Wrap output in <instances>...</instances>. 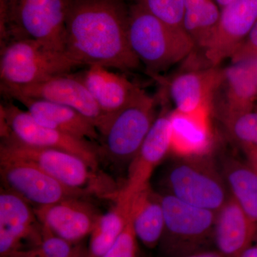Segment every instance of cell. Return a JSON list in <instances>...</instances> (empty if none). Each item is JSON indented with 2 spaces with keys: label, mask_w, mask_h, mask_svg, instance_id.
<instances>
[{
  "label": "cell",
  "mask_w": 257,
  "mask_h": 257,
  "mask_svg": "<svg viewBox=\"0 0 257 257\" xmlns=\"http://www.w3.org/2000/svg\"><path fill=\"white\" fill-rule=\"evenodd\" d=\"M256 110H257V106H256Z\"/></svg>",
  "instance_id": "d590c367"
},
{
  "label": "cell",
  "mask_w": 257,
  "mask_h": 257,
  "mask_svg": "<svg viewBox=\"0 0 257 257\" xmlns=\"http://www.w3.org/2000/svg\"><path fill=\"white\" fill-rule=\"evenodd\" d=\"M256 242H257V236H256Z\"/></svg>",
  "instance_id": "e575fe53"
},
{
  "label": "cell",
  "mask_w": 257,
  "mask_h": 257,
  "mask_svg": "<svg viewBox=\"0 0 257 257\" xmlns=\"http://www.w3.org/2000/svg\"><path fill=\"white\" fill-rule=\"evenodd\" d=\"M221 173L230 196L257 223V170L247 162L227 158L223 162Z\"/></svg>",
  "instance_id": "cb8c5ba5"
},
{
  "label": "cell",
  "mask_w": 257,
  "mask_h": 257,
  "mask_svg": "<svg viewBox=\"0 0 257 257\" xmlns=\"http://www.w3.org/2000/svg\"><path fill=\"white\" fill-rule=\"evenodd\" d=\"M157 115L156 99L142 89L126 107L112 116L100 134L99 157L117 165H130Z\"/></svg>",
  "instance_id": "52a82bcc"
},
{
  "label": "cell",
  "mask_w": 257,
  "mask_h": 257,
  "mask_svg": "<svg viewBox=\"0 0 257 257\" xmlns=\"http://www.w3.org/2000/svg\"><path fill=\"white\" fill-rule=\"evenodd\" d=\"M0 156L31 163L64 185L89 196L114 200L120 191L109 177L93 169L81 157L63 150L30 146L11 139H2Z\"/></svg>",
  "instance_id": "7a4b0ae2"
},
{
  "label": "cell",
  "mask_w": 257,
  "mask_h": 257,
  "mask_svg": "<svg viewBox=\"0 0 257 257\" xmlns=\"http://www.w3.org/2000/svg\"><path fill=\"white\" fill-rule=\"evenodd\" d=\"M133 197L119 191L112 207L101 214L89 235L87 257H103L114 244L130 220Z\"/></svg>",
  "instance_id": "603a6c76"
},
{
  "label": "cell",
  "mask_w": 257,
  "mask_h": 257,
  "mask_svg": "<svg viewBox=\"0 0 257 257\" xmlns=\"http://www.w3.org/2000/svg\"><path fill=\"white\" fill-rule=\"evenodd\" d=\"M25 35L19 24L17 0H0V49Z\"/></svg>",
  "instance_id": "f1b7e54d"
},
{
  "label": "cell",
  "mask_w": 257,
  "mask_h": 257,
  "mask_svg": "<svg viewBox=\"0 0 257 257\" xmlns=\"http://www.w3.org/2000/svg\"><path fill=\"white\" fill-rule=\"evenodd\" d=\"M162 182L165 194L216 213L230 197L222 173L209 155L177 157L167 166Z\"/></svg>",
  "instance_id": "277c9868"
},
{
  "label": "cell",
  "mask_w": 257,
  "mask_h": 257,
  "mask_svg": "<svg viewBox=\"0 0 257 257\" xmlns=\"http://www.w3.org/2000/svg\"><path fill=\"white\" fill-rule=\"evenodd\" d=\"M257 22V0H232L221 9L211 43L204 51L209 65L231 58Z\"/></svg>",
  "instance_id": "4fadbf2b"
},
{
  "label": "cell",
  "mask_w": 257,
  "mask_h": 257,
  "mask_svg": "<svg viewBox=\"0 0 257 257\" xmlns=\"http://www.w3.org/2000/svg\"><path fill=\"white\" fill-rule=\"evenodd\" d=\"M215 99L221 118L253 110L257 100V57L234 59L222 69L212 101Z\"/></svg>",
  "instance_id": "5bb4252c"
},
{
  "label": "cell",
  "mask_w": 257,
  "mask_h": 257,
  "mask_svg": "<svg viewBox=\"0 0 257 257\" xmlns=\"http://www.w3.org/2000/svg\"><path fill=\"white\" fill-rule=\"evenodd\" d=\"M216 3H217L218 5L220 7V8H224V7L226 6L229 4V3H231L232 0H215Z\"/></svg>",
  "instance_id": "836d02e7"
},
{
  "label": "cell",
  "mask_w": 257,
  "mask_h": 257,
  "mask_svg": "<svg viewBox=\"0 0 257 257\" xmlns=\"http://www.w3.org/2000/svg\"><path fill=\"white\" fill-rule=\"evenodd\" d=\"M128 15L124 0H69L64 52L79 66L138 68L128 44Z\"/></svg>",
  "instance_id": "6da1fadb"
},
{
  "label": "cell",
  "mask_w": 257,
  "mask_h": 257,
  "mask_svg": "<svg viewBox=\"0 0 257 257\" xmlns=\"http://www.w3.org/2000/svg\"><path fill=\"white\" fill-rule=\"evenodd\" d=\"M77 74L110 121L143 89L123 74L100 65L89 66L87 69Z\"/></svg>",
  "instance_id": "ac0fdd59"
},
{
  "label": "cell",
  "mask_w": 257,
  "mask_h": 257,
  "mask_svg": "<svg viewBox=\"0 0 257 257\" xmlns=\"http://www.w3.org/2000/svg\"><path fill=\"white\" fill-rule=\"evenodd\" d=\"M165 227L159 243L161 257H182L211 248L216 213L160 194Z\"/></svg>",
  "instance_id": "5b68a950"
},
{
  "label": "cell",
  "mask_w": 257,
  "mask_h": 257,
  "mask_svg": "<svg viewBox=\"0 0 257 257\" xmlns=\"http://www.w3.org/2000/svg\"><path fill=\"white\" fill-rule=\"evenodd\" d=\"M84 197H70L44 207H34L37 219L52 234L80 243L92 233L101 214Z\"/></svg>",
  "instance_id": "9a60e30c"
},
{
  "label": "cell",
  "mask_w": 257,
  "mask_h": 257,
  "mask_svg": "<svg viewBox=\"0 0 257 257\" xmlns=\"http://www.w3.org/2000/svg\"><path fill=\"white\" fill-rule=\"evenodd\" d=\"M0 175L4 189L34 207L50 205L70 197L89 196L64 185L36 166L13 157L0 156Z\"/></svg>",
  "instance_id": "30bf717a"
},
{
  "label": "cell",
  "mask_w": 257,
  "mask_h": 257,
  "mask_svg": "<svg viewBox=\"0 0 257 257\" xmlns=\"http://www.w3.org/2000/svg\"><path fill=\"white\" fill-rule=\"evenodd\" d=\"M246 57H257V22L231 60Z\"/></svg>",
  "instance_id": "4dcf8cb0"
},
{
  "label": "cell",
  "mask_w": 257,
  "mask_h": 257,
  "mask_svg": "<svg viewBox=\"0 0 257 257\" xmlns=\"http://www.w3.org/2000/svg\"><path fill=\"white\" fill-rule=\"evenodd\" d=\"M1 92L9 99L28 96L52 101L75 109L95 126L99 135L105 130L110 119L101 111L78 74L55 76L28 86L1 84Z\"/></svg>",
  "instance_id": "9c48e42d"
},
{
  "label": "cell",
  "mask_w": 257,
  "mask_h": 257,
  "mask_svg": "<svg viewBox=\"0 0 257 257\" xmlns=\"http://www.w3.org/2000/svg\"><path fill=\"white\" fill-rule=\"evenodd\" d=\"M221 8L215 0H185L182 26L195 48L205 50L215 34Z\"/></svg>",
  "instance_id": "d4e9b609"
},
{
  "label": "cell",
  "mask_w": 257,
  "mask_h": 257,
  "mask_svg": "<svg viewBox=\"0 0 257 257\" xmlns=\"http://www.w3.org/2000/svg\"><path fill=\"white\" fill-rule=\"evenodd\" d=\"M43 227V234L38 242L5 257H87V248L80 243L67 241Z\"/></svg>",
  "instance_id": "4316f807"
},
{
  "label": "cell",
  "mask_w": 257,
  "mask_h": 257,
  "mask_svg": "<svg viewBox=\"0 0 257 257\" xmlns=\"http://www.w3.org/2000/svg\"><path fill=\"white\" fill-rule=\"evenodd\" d=\"M222 69L209 65L184 71L169 82V92L175 110L184 114L211 111L213 96L221 80Z\"/></svg>",
  "instance_id": "e0dca14e"
},
{
  "label": "cell",
  "mask_w": 257,
  "mask_h": 257,
  "mask_svg": "<svg viewBox=\"0 0 257 257\" xmlns=\"http://www.w3.org/2000/svg\"><path fill=\"white\" fill-rule=\"evenodd\" d=\"M238 257H257V242L255 245H251Z\"/></svg>",
  "instance_id": "d6a6232c"
},
{
  "label": "cell",
  "mask_w": 257,
  "mask_h": 257,
  "mask_svg": "<svg viewBox=\"0 0 257 257\" xmlns=\"http://www.w3.org/2000/svg\"><path fill=\"white\" fill-rule=\"evenodd\" d=\"M1 139H11L30 146L55 149L82 158L99 170V147L89 140L74 138L41 124L27 110L13 103L1 104Z\"/></svg>",
  "instance_id": "ba28073f"
},
{
  "label": "cell",
  "mask_w": 257,
  "mask_h": 257,
  "mask_svg": "<svg viewBox=\"0 0 257 257\" xmlns=\"http://www.w3.org/2000/svg\"><path fill=\"white\" fill-rule=\"evenodd\" d=\"M79 66L65 52L33 39L17 40L0 49V78L6 85H30L72 73Z\"/></svg>",
  "instance_id": "8992f818"
},
{
  "label": "cell",
  "mask_w": 257,
  "mask_h": 257,
  "mask_svg": "<svg viewBox=\"0 0 257 257\" xmlns=\"http://www.w3.org/2000/svg\"><path fill=\"white\" fill-rule=\"evenodd\" d=\"M235 143L241 149L247 162L257 170V110L221 118Z\"/></svg>",
  "instance_id": "484cf974"
},
{
  "label": "cell",
  "mask_w": 257,
  "mask_h": 257,
  "mask_svg": "<svg viewBox=\"0 0 257 257\" xmlns=\"http://www.w3.org/2000/svg\"><path fill=\"white\" fill-rule=\"evenodd\" d=\"M136 4L176 30L184 31L182 26L185 0H135Z\"/></svg>",
  "instance_id": "83f0119b"
},
{
  "label": "cell",
  "mask_w": 257,
  "mask_h": 257,
  "mask_svg": "<svg viewBox=\"0 0 257 257\" xmlns=\"http://www.w3.org/2000/svg\"><path fill=\"white\" fill-rule=\"evenodd\" d=\"M209 110L195 114L170 111V152L177 157L208 156L213 143Z\"/></svg>",
  "instance_id": "ffe728a7"
},
{
  "label": "cell",
  "mask_w": 257,
  "mask_h": 257,
  "mask_svg": "<svg viewBox=\"0 0 257 257\" xmlns=\"http://www.w3.org/2000/svg\"><path fill=\"white\" fill-rule=\"evenodd\" d=\"M182 257H224L217 250L209 248V249L203 250V251H197V252L191 253Z\"/></svg>",
  "instance_id": "1f68e13d"
},
{
  "label": "cell",
  "mask_w": 257,
  "mask_h": 257,
  "mask_svg": "<svg viewBox=\"0 0 257 257\" xmlns=\"http://www.w3.org/2000/svg\"><path fill=\"white\" fill-rule=\"evenodd\" d=\"M138 241L130 216L126 227L103 257H138Z\"/></svg>",
  "instance_id": "f546056e"
},
{
  "label": "cell",
  "mask_w": 257,
  "mask_h": 257,
  "mask_svg": "<svg viewBox=\"0 0 257 257\" xmlns=\"http://www.w3.org/2000/svg\"><path fill=\"white\" fill-rule=\"evenodd\" d=\"M14 100L25 107L37 121L70 136L94 143L99 140L97 128L87 118L69 106L52 101L18 96Z\"/></svg>",
  "instance_id": "44dd1931"
},
{
  "label": "cell",
  "mask_w": 257,
  "mask_h": 257,
  "mask_svg": "<svg viewBox=\"0 0 257 257\" xmlns=\"http://www.w3.org/2000/svg\"><path fill=\"white\" fill-rule=\"evenodd\" d=\"M43 226L31 204L15 193L0 192V257L35 244L41 239Z\"/></svg>",
  "instance_id": "8fae6325"
},
{
  "label": "cell",
  "mask_w": 257,
  "mask_h": 257,
  "mask_svg": "<svg viewBox=\"0 0 257 257\" xmlns=\"http://www.w3.org/2000/svg\"><path fill=\"white\" fill-rule=\"evenodd\" d=\"M130 219L139 241L149 248L158 246L165 227L160 194L148 184L134 194Z\"/></svg>",
  "instance_id": "7402d4cb"
},
{
  "label": "cell",
  "mask_w": 257,
  "mask_h": 257,
  "mask_svg": "<svg viewBox=\"0 0 257 257\" xmlns=\"http://www.w3.org/2000/svg\"><path fill=\"white\" fill-rule=\"evenodd\" d=\"M257 223L230 196L216 212L214 245L224 257H238L256 241Z\"/></svg>",
  "instance_id": "d6986e66"
},
{
  "label": "cell",
  "mask_w": 257,
  "mask_h": 257,
  "mask_svg": "<svg viewBox=\"0 0 257 257\" xmlns=\"http://www.w3.org/2000/svg\"><path fill=\"white\" fill-rule=\"evenodd\" d=\"M170 112L162 108L128 165L127 179L120 192L132 197L150 184L154 171L170 153Z\"/></svg>",
  "instance_id": "2e32d148"
},
{
  "label": "cell",
  "mask_w": 257,
  "mask_h": 257,
  "mask_svg": "<svg viewBox=\"0 0 257 257\" xmlns=\"http://www.w3.org/2000/svg\"><path fill=\"white\" fill-rule=\"evenodd\" d=\"M68 5L69 0H17L19 24L25 38L64 52Z\"/></svg>",
  "instance_id": "7c38bea8"
},
{
  "label": "cell",
  "mask_w": 257,
  "mask_h": 257,
  "mask_svg": "<svg viewBox=\"0 0 257 257\" xmlns=\"http://www.w3.org/2000/svg\"><path fill=\"white\" fill-rule=\"evenodd\" d=\"M128 40L140 63L156 77L196 49L185 32L169 26L136 3L130 8Z\"/></svg>",
  "instance_id": "3957f363"
}]
</instances>
